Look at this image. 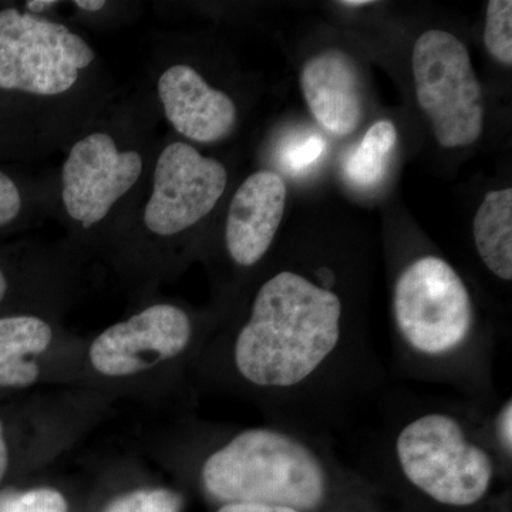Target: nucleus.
Returning a JSON list of instances; mask_svg holds the SVG:
<instances>
[{"label": "nucleus", "instance_id": "f257e3e1", "mask_svg": "<svg viewBox=\"0 0 512 512\" xmlns=\"http://www.w3.org/2000/svg\"><path fill=\"white\" fill-rule=\"evenodd\" d=\"M231 365L275 426L335 444L393 382L325 265L311 275L281 269L262 282L232 340Z\"/></svg>", "mask_w": 512, "mask_h": 512}, {"label": "nucleus", "instance_id": "f03ea898", "mask_svg": "<svg viewBox=\"0 0 512 512\" xmlns=\"http://www.w3.org/2000/svg\"><path fill=\"white\" fill-rule=\"evenodd\" d=\"M493 409L392 382L338 440L349 443L350 466L399 481L439 507L470 510L511 473L491 437Z\"/></svg>", "mask_w": 512, "mask_h": 512}, {"label": "nucleus", "instance_id": "7ed1b4c3", "mask_svg": "<svg viewBox=\"0 0 512 512\" xmlns=\"http://www.w3.org/2000/svg\"><path fill=\"white\" fill-rule=\"evenodd\" d=\"M396 375L441 387L485 407L498 400L495 346L478 325L470 289L446 259L424 255L404 265L392 291Z\"/></svg>", "mask_w": 512, "mask_h": 512}, {"label": "nucleus", "instance_id": "20e7f679", "mask_svg": "<svg viewBox=\"0 0 512 512\" xmlns=\"http://www.w3.org/2000/svg\"><path fill=\"white\" fill-rule=\"evenodd\" d=\"M200 478L205 493L222 505H282L301 512L322 511L340 490L363 483L333 441L275 424L229 437L205 458Z\"/></svg>", "mask_w": 512, "mask_h": 512}, {"label": "nucleus", "instance_id": "39448f33", "mask_svg": "<svg viewBox=\"0 0 512 512\" xmlns=\"http://www.w3.org/2000/svg\"><path fill=\"white\" fill-rule=\"evenodd\" d=\"M412 67L417 103L437 143L444 148L476 143L484 130V94L464 43L446 30H427L414 43Z\"/></svg>", "mask_w": 512, "mask_h": 512}, {"label": "nucleus", "instance_id": "423d86ee", "mask_svg": "<svg viewBox=\"0 0 512 512\" xmlns=\"http://www.w3.org/2000/svg\"><path fill=\"white\" fill-rule=\"evenodd\" d=\"M94 59L92 46L66 25L15 8L0 10V89L60 96Z\"/></svg>", "mask_w": 512, "mask_h": 512}, {"label": "nucleus", "instance_id": "0eeeda50", "mask_svg": "<svg viewBox=\"0 0 512 512\" xmlns=\"http://www.w3.org/2000/svg\"><path fill=\"white\" fill-rule=\"evenodd\" d=\"M228 173L214 158L187 143L161 151L153 191L144 208V224L158 237H174L204 220L224 195Z\"/></svg>", "mask_w": 512, "mask_h": 512}, {"label": "nucleus", "instance_id": "6e6552de", "mask_svg": "<svg viewBox=\"0 0 512 512\" xmlns=\"http://www.w3.org/2000/svg\"><path fill=\"white\" fill-rule=\"evenodd\" d=\"M143 173V158L134 150H120L107 133L80 138L64 161V210L83 228H92L109 215Z\"/></svg>", "mask_w": 512, "mask_h": 512}, {"label": "nucleus", "instance_id": "1a4fd4ad", "mask_svg": "<svg viewBox=\"0 0 512 512\" xmlns=\"http://www.w3.org/2000/svg\"><path fill=\"white\" fill-rule=\"evenodd\" d=\"M190 316L158 303L104 330L90 346V362L101 375L124 377L180 356L190 346Z\"/></svg>", "mask_w": 512, "mask_h": 512}, {"label": "nucleus", "instance_id": "9d476101", "mask_svg": "<svg viewBox=\"0 0 512 512\" xmlns=\"http://www.w3.org/2000/svg\"><path fill=\"white\" fill-rule=\"evenodd\" d=\"M288 188L271 170L256 171L244 181L229 204L225 247L241 268H251L265 258L284 218Z\"/></svg>", "mask_w": 512, "mask_h": 512}, {"label": "nucleus", "instance_id": "9b49d317", "mask_svg": "<svg viewBox=\"0 0 512 512\" xmlns=\"http://www.w3.org/2000/svg\"><path fill=\"white\" fill-rule=\"evenodd\" d=\"M157 90L168 123L188 140L218 143L234 131L238 119L234 101L205 82L194 67H168L158 79Z\"/></svg>", "mask_w": 512, "mask_h": 512}, {"label": "nucleus", "instance_id": "f8f14e48", "mask_svg": "<svg viewBox=\"0 0 512 512\" xmlns=\"http://www.w3.org/2000/svg\"><path fill=\"white\" fill-rule=\"evenodd\" d=\"M301 89L312 116L335 136L352 134L362 120L363 99L355 62L340 50H325L305 63Z\"/></svg>", "mask_w": 512, "mask_h": 512}, {"label": "nucleus", "instance_id": "ddd939ff", "mask_svg": "<svg viewBox=\"0 0 512 512\" xmlns=\"http://www.w3.org/2000/svg\"><path fill=\"white\" fill-rule=\"evenodd\" d=\"M52 328L36 316L0 319V387L32 386L39 377L35 357L52 342Z\"/></svg>", "mask_w": 512, "mask_h": 512}, {"label": "nucleus", "instance_id": "4468645a", "mask_svg": "<svg viewBox=\"0 0 512 512\" xmlns=\"http://www.w3.org/2000/svg\"><path fill=\"white\" fill-rule=\"evenodd\" d=\"M474 242L485 268L504 282L512 281V190L485 195L473 224Z\"/></svg>", "mask_w": 512, "mask_h": 512}, {"label": "nucleus", "instance_id": "2eb2a0df", "mask_svg": "<svg viewBox=\"0 0 512 512\" xmlns=\"http://www.w3.org/2000/svg\"><path fill=\"white\" fill-rule=\"evenodd\" d=\"M396 143L397 131L392 121H377L366 131L359 146L346 154L342 167L346 180L363 190L382 183Z\"/></svg>", "mask_w": 512, "mask_h": 512}, {"label": "nucleus", "instance_id": "dca6fc26", "mask_svg": "<svg viewBox=\"0 0 512 512\" xmlns=\"http://www.w3.org/2000/svg\"><path fill=\"white\" fill-rule=\"evenodd\" d=\"M484 45L503 66H512V2L491 0L485 15Z\"/></svg>", "mask_w": 512, "mask_h": 512}, {"label": "nucleus", "instance_id": "f3484780", "mask_svg": "<svg viewBox=\"0 0 512 512\" xmlns=\"http://www.w3.org/2000/svg\"><path fill=\"white\" fill-rule=\"evenodd\" d=\"M183 501L171 490H138L117 498L104 512H181Z\"/></svg>", "mask_w": 512, "mask_h": 512}, {"label": "nucleus", "instance_id": "a211bd4d", "mask_svg": "<svg viewBox=\"0 0 512 512\" xmlns=\"http://www.w3.org/2000/svg\"><path fill=\"white\" fill-rule=\"evenodd\" d=\"M325 151L326 140L320 134H303L288 141L282 150V164L289 173L302 174L318 163Z\"/></svg>", "mask_w": 512, "mask_h": 512}, {"label": "nucleus", "instance_id": "6ab92c4d", "mask_svg": "<svg viewBox=\"0 0 512 512\" xmlns=\"http://www.w3.org/2000/svg\"><path fill=\"white\" fill-rule=\"evenodd\" d=\"M0 512H67V503L57 491L37 488L0 498Z\"/></svg>", "mask_w": 512, "mask_h": 512}, {"label": "nucleus", "instance_id": "aec40b11", "mask_svg": "<svg viewBox=\"0 0 512 512\" xmlns=\"http://www.w3.org/2000/svg\"><path fill=\"white\" fill-rule=\"evenodd\" d=\"M490 431L501 456L512 463V399L500 400L490 414Z\"/></svg>", "mask_w": 512, "mask_h": 512}, {"label": "nucleus", "instance_id": "412c9836", "mask_svg": "<svg viewBox=\"0 0 512 512\" xmlns=\"http://www.w3.org/2000/svg\"><path fill=\"white\" fill-rule=\"evenodd\" d=\"M22 210V197L15 181L0 171V227L18 218Z\"/></svg>", "mask_w": 512, "mask_h": 512}, {"label": "nucleus", "instance_id": "4be33fe9", "mask_svg": "<svg viewBox=\"0 0 512 512\" xmlns=\"http://www.w3.org/2000/svg\"><path fill=\"white\" fill-rule=\"evenodd\" d=\"M217 512H301L282 505L234 503L224 504Z\"/></svg>", "mask_w": 512, "mask_h": 512}, {"label": "nucleus", "instance_id": "5701e85b", "mask_svg": "<svg viewBox=\"0 0 512 512\" xmlns=\"http://www.w3.org/2000/svg\"><path fill=\"white\" fill-rule=\"evenodd\" d=\"M9 466L8 446H6L5 434H3V424L0 421V481L6 474Z\"/></svg>", "mask_w": 512, "mask_h": 512}, {"label": "nucleus", "instance_id": "b1692460", "mask_svg": "<svg viewBox=\"0 0 512 512\" xmlns=\"http://www.w3.org/2000/svg\"><path fill=\"white\" fill-rule=\"evenodd\" d=\"M73 5L89 13L100 12V10L106 8L104 0H76V2H73Z\"/></svg>", "mask_w": 512, "mask_h": 512}, {"label": "nucleus", "instance_id": "393cba45", "mask_svg": "<svg viewBox=\"0 0 512 512\" xmlns=\"http://www.w3.org/2000/svg\"><path fill=\"white\" fill-rule=\"evenodd\" d=\"M57 3L59 2H56V0H29V2H26V8L32 12V15L37 16V13L45 12V10L56 6Z\"/></svg>", "mask_w": 512, "mask_h": 512}, {"label": "nucleus", "instance_id": "a878e982", "mask_svg": "<svg viewBox=\"0 0 512 512\" xmlns=\"http://www.w3.org/2000/svg\"><path fill=\"white\" fill-rule=\"evenodd\" d=\"M372 3V0H346V2H339V5L346 6V8H363V6H369Z\"/></svg>", "mask_w": 512, "mask_h": 512}, {"label": "nucleus", "instance_id": "bb28decb", "mask_svg": "<svg viewBox=\"0 0 512 512\" xmlns=\"http://www.w3.org/2000/svg\"><path fill=\"white\" fill-rule=\"evenodd\" d=\"M6 291H8V281H6L5 275H3L2 269H0V302L5 298Z\"/></svg>", "mask_w": 512, "mask_h": 512}]
</instances>
